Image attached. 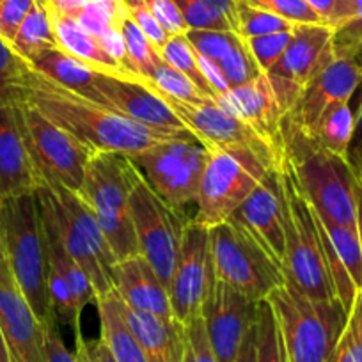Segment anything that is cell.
Listing matches in <instances>:
<instances>
[{"label":"cell","mask_w":362,"mask_h":362,"mask_svg":"<svg viewBox=\"0 0 362 362\" xmlns=\"http://www.w3.org/2000/svg\"><path fill=\"white\" fill-rule=\"evenodd\" d=\"M20 102L29 103L47 119L64 128L95 151L135 156L151 146L170 141L189 130H156L123 116L117 110L83 98L59 86L30 66ZM192 134V132H190Z\"/></svg>","instance_id":"obj_1"},{"label":"cell","mask_w":362,"mask_h":362,"mask_svg":"<svg viewBox=\"0 0 362 362\" xmlns=\"http://www.w3.org/2000/svg\"><path fill=\"white\" fill-rule=\"evenodd\" d=\"M281 132L283 155L320 221L357 228V180L346 160L288 124H281Z\"/></svg>","instance_id":"obj_2"},{"label":"cell","mask_w":362,"mask_h":362,"mask_svg":"<svg viewBox=\"0 0 362 362\" xmlns=\"http://www.w3.org/2000/svg\"><path fill=\"white\" fill-rule=\"evenodd\" d=\"M277 169L286 238L284 276L311 300L339 302L323 250L322 222L302 192L297 176L283 153Z\"/></svg>","instance_id":"obj_3"},{"label":"cell","mask_w":362,"mask_h":362,"mask_svg":"<svg viewBox=\"0 0 362 362\" xmlns=\"http://www.w3.org/2000/svg\"><path fill=\"white\" fill-rule=\"evenodd\" d=\"M36 197L41 217L50 222L69 256L86 272L96 298L114 291L112 274L117 259L98 221L78 194L55 181H43Z\"/></svg>","instance_id":"obj_4"},{"label":"cell","mask_w":362,"mask_h":362,"mask_svg":"<svg viewBox=\"0 0 362 362\" xmlns=\"http://www.w3.org/2000/svg\"><path fill=\"white\" fill-rule=\"evenodd\" d=\"M141 177L130 156L96 151L87 162L82 187L76 192L98 221L117 261L139 254L130 196Z\"/></svg>","instance_id":"obj_5"},{"label":"cell","mask_w":362,"mask_h":362,"mask_svg":"<svg viewBox=\"0 0 362 362\" xmlns=\"http://www.w3.org/2000/svg\"><path fill=\"white\" fill-rule=\"evenodd\" d=\"M270 146H235L211 151L194 221L215 228L228 221L279 162Z\"/></svg>","instance_id":"obj_6"},{"label":"cell","mask_w":362,"mask_h":362,"mask_svg":"<svg viewBox=\"0 0 362 362\" xmlns=\"http://www.w3.org/2000/svg\"><path fill=\"white\" fill-rule=\"evenodd\" d=\"M6 261L23 297L43 325L54 320L48 298V257L36 192L0 203Z\"/></svg>","instance_id":"obj_7"},{"label":"cell","mask_w":362,"mask_h":362,"mask_svg":"<svg viewBox=\"0 0 362 362\" xmlns=\"http://www.w3.org/2000/svg\"><path fill=\"white\" fill-rule=\"evenodd\" d=\"M267 300L279 322L288 362H330L348 318L341 302L311 300L290 279Z\"/></svg>","instance_id":"obj_8"},{"label":"cell","mask_w":362,"mask_h":362,"mask_svg":"<svg viewBox=\"0 0 362 362\" xmlns=\"http://www.w3.org/2000/svg\"><path fill=\"white\" fill-rule=\"evenodd\" d=\"M211 149L187 132L132 156L146 183L170 206L183 210L197 201Z\"/></svg>","instance_id":"obj_9"},{"label":"cell","mask_w":362,"mask_h":362,"mask_svg":"<svg viewBox=\"0 0 362 362\" xmlns=\"http://www.w3.org/2000/svg\"><path fill=\"white\" fill-rule=\"evenodd\" d=\"M211 249L218 279L252 302L267 300L286 283L283 267L236 222L226 221L211 228Z\"/></svg>","instance_id":"obj_10"},{"label":"cell","mask_w":362,"mask_h":362,"mask_svg":"<svg viewBox=\"0 0 362 362\" xmlns=\"http://www.w3.org/2000/svg\"><path fill=\"white\" fill-rule=\"evenodd\" d=\"M15 109L30 158L40 173L41 185L43 181H55L78 192L87 162L96 153L95 149L52 123L29 103L20 102Z\"/></svg>","instance_id":"obj_11"},{"label":"cell","mask_w":362,"mask_h":362,"mask_svg":"<svg viewBox=\"0 0 362 362\" xmlns=\"http://www.w3.org/2000/svg\"><path fill=\"white\" fill-rule=\"evenodd\" d=\"M130 214L139 240V254L148 259L162 283L169 286L181 238L189 218L183 210L163 201L144 177L139 180L130 196Z\"/></svg>","instance_id":"obj_12"},{"label":"cell","mask_w":362,"mask_h":362,"mask_svg":"<svg viewBox=\"0 0 362 362\" xmlns=\"http://www.w3.org/2000/svg\"><path fill=\"white\" fill-rule=\"evenodd\" d=\"M215 277L217 274L211 249V228L192 218L183 233L180 252L167 286L174 320L185 325L201 315Z\"/></svg>","instance_id":"obj_13"},{"label":"cell","mask_w":362,"mask_h":362,"mask_svg":"<svg viewBox=\"0 0 362 362\" xmlns=\"http://www.w3.org/2000/svg\"><path fill=\"white\" fill-rule=\"evenodd\" d=\"M362 86V52L336 54L300 90L283 123L313 137L323 117L343 103H350Z\"/></svg>","instance_id":"obj_14"},{"label":"cell","mask_w":362,"mask_h":362,"mask_svg":"<svg viewBox=\"0 0 362 362\" xmlns=\"http://www.w3.org/2000/svg\"><path fill=\"white\" fill-rule=\"evenodd\" d=\"M256 308L257 302L215 277L201 309V318L218 362H236L243 337L256 320Z\"/></svg>","instance_id":"obj_15"},{"label":"cell","mask_w":362,"mask_h":362,"mask_svg":"<svg viewBox=\"0 0 362 362\" xmlns=\"http://www.w3.org/2000/svg\"><path fill=\"white\" fill-rule=\"evenodd\" d=\"M0 329L13 362H47L45 327L23 297L8 261L0 264Z\"/></svg>","instance_id":"obj_16"},{"label":"cell","mask_w":362,"mask_h":362,"mask_svg":"<svg viewBox=\"0 0 362 362\" xmlns=\"http://www.w3.org/2000/svg\"><path fill=\"white\" fill-rule=\"evenodd\" d=\"M228 221L236 222L243 231L249 233L284 270L286 238H284V211L277 165L268 173V176L261 181V185L243 201L242 206Z\"/></svg>","instance_id":"obj_17"},{"label":"cell","mask_w":362,"mask_h":362,"mask_svg":"<svg viewBox=\"0 0 362 362\" xmlns=\"http://www.w3.org/2000/svg\"><path fill=\"white\" fill-rule=\"evenodd\" d=\"M95 87L109 109L156 130H187L165 100L144 80L96 73Z\"/></svg>","instance_id":"obj_18"},{"label":"cell","mask_w":362,"mask_h":362,"mask_svg":"<svg viewBox=\"0 0 362 362\" xmlns=\"http://www.w3.org/2000/svg\"><path fill=\"white\" fill-rule=\"evenodd\" d=\"M215 102L226 112L252 128L279 155L283 153L281 124H283L286 114L274 93V87H272L267 73H261L259 76L243 86L231 87L228 93L217 96Z\"/></svg>","instance_id":"obj_19"},{"label":"cell","mask_w":362,"mask_h":362,"mask_svg":"<svg viewBox=\"0 0 362 362\" xmlns=\"http://www.w3.org/2000/svg\"><path fill=\"white\" fill-rule=\"evenodd\" d=\"M158 95L165 100V103L173 109V112L183 123V127L192 132L196 139H199L211 151L222 148H235V146L267 144L252 128L226 112L215 100L187 103L162 95V93H158Z\"/></svg>","instance_id":"obj_20"},{"label":"cell","mask_w":362,"mask_h":362,"mask_svg":"<svg viewBox=\"0 0 362 362\" xmlns=\"http://www.w3.org/2000/svg\"><path fill=\"white\" fill-rule=\"evenodd\" d=\"M41 177L27 149L15 105H0V203L34 194Z\"/></svg>","instance_id":"obj_21"},{"label":"cell","mask_w":362,"mask_h":362,"mask_svg":"<svg viewBox=\"0 0 362 362\" xmlns=\"http://www.w3.org/2000/svg\"><path fill=\"white\" fill-rule=\"evenodd\" d=\"M112 283L114 291L128 308L158 318L174 320L167 286L141 254L117 261Z\"/></svg>","instance_id":"obj_22"},{"label":"cell","mask_w":362,"mask_h":362,"mask_svg":"<svg viewBox=\"0 0 362 362\" xmlns=\"http://www.w3.org/2000/svg\"><path fill=\"white\" fill-rule=\"evenodd\" d=\"M332 34L334 29L325 23L295 25L293 36L270 75L283 76L304 87L336 55Z\"/></svg>","instance_id":"obj_23"},{"label":"cell","mask_w":362,"mask_h":362,"mask_svg":"<svg viewBox=\"0 0 362 362\" xmlns=\"http://www.w3.org/2000/svg\"><path fill=\"white\" fill-rule=\"evenodd\" d=\"M123 315L149 362H183L185 357V325L177 320L158 318L128 308Z\"/></svg>","instance_id":"obj_24"},{"label":"cell","mask_w":362,"mask_h":362,"mask_svg":"<svg viewBox=\"0 0 362 362\" xmlns=\"http://www.w3.org/2000/svg\"><path fill=\"white\" fill-rule=\"evenodd\" d=\"M48 15H50V13H48ZM50 20L52 25H54L57 48H61L62 52L80 59V61L86 62L87 66H90V68L96 69V71L100 73L123 76V78L141 80L137 75L121 68V66L103 50L98 37H95L93 34L87 33L86 29H82L76 20L57 15H50Z\"/></svg>","instance_id":"obj_25"},{"label":"cell","mask_w":362,"mask_h":362,"mask_svg":"<svg viewBox=\"0 0 362 362\" xmlns=\"http://www.w3.org/2000/svg\"><path fill=\"white\" fill-rule=\"evenodd\" d=\"M30 66L43 76L54 80L59 86L73 90V93L90 100V102L105 105L102 95H100L98 89L95 87L96 73L98 71L90 68V66H87L86 62H82L80 59L62 52L61 48L47 50L45 54H41L40 57L34 59V61L30 62Z\"/></svg>","instance_id":"obj_26"},{"label":"cell","mask_w":362,"mask_h":362,"mask_svg":"<svg viewBox=\"0 0 362 362\" xmlns=\"http://www.w3.org/2000/svg\"><path fill=\"white\" fill-rule=\"evenodd\" d=\"M102 339L109 344L117 362H149L139 346L123 315V300L116 291L96 300Z\"/></svg>","instance_id":"obj_27"},{"label":"cell","mask_w":362,"mask_h":362,"mask_svg":"<svg viewBox=\"0 0 362 362\" xmlns=\"http://www.w3.org/2000/svg\"><path fill=\"white\" fill-rule=\"evenodd\" d=\"M41 228H43L45 247H47L48 267L54 268L57 274H61L62 279L68 283L73 298L76 302V308L82 313L86 305L96 304V300H98L95 293V288L90 284L86 272L76 264V261L64 249V245L61 243V240H59L57 233L54 231L50 222L45 221L43 217H41Z\"/></svg>","instance_id":"obj_28"},{"label":"cell","mask_w":362,"mask_h":362,"mask_svg":"<svg viewBox=\"0 0 362 362\" xmlns=\"http://www.w3.org/2000/svg\"><path fill=\"white\" fill-rule=\"evenodd\" d=\"M11 47L29 64L47 50L57 48L54 25H52L50 15L43 0H36L33 11L29 13L25 22L16 33Z\"/></svg>","instance_id":"obj_29"},{"label":"cell","mask_w":362,"mask_h":362,"mask_svg":"<svg viewBox=\"0 0 362 362\" xmlns=\"http://www.w3.org/2000/svg\"><path fill=\"white\" fill-rule=\"evenodd\" d=\"M142 80H144L148 86H151L153 89L162 93V95L181 100V102L199 103L206 102V100H214L210 98V96L204 95L203 90H201L189 76H185L181 71H177L176 68L167 64L162 57L146 71Z\"/></svg>","instance_id":"obj_30"},{"label":"cell","mask_w":362,"mask_h":362,"mask_svg":"<svg viewBox=\"0 0 362 362\" xmlns=\"http://www.w3.org/2000/svg\"><path fill=\"white\" fill-rule=\"evenodd\" d=\"M354 127L355 114L351 110V105L350 103H343V105L336 107L323 117L322 123L318 124L316 132L313 134V139L322 148H325L327 151L346 160L348 148H350L351 137H354Z\"/></svg>","instance_id":"obj_31"},{"label":"cell","mask_w":362,"mask_h":362,"mask_svg":"<svg viewBox=\"0 0 362 362\" xmlns=\"http://www.w3.org/2000/svg\"><path fill=\"white\" fill-rule=\"evenodd\" d=\"M256 344L257 362H288L279 322L268 300L257 302Z\"/></svg>","instance_id":"obj_32"},{"label":"cell","mask_w":362,"mask_h":362,"mask_svg":"<svg viewBox=\"0 0 362 362\" xmlns=\"http://www.w3.org/2000/svg\"><path fill=\"white\" fill-rule=\"evenodd\" d=\"M160 57L170 64L173 68H176L177 71H181L185 76H189L204 95L210 96L215 100V93L211 90L210 83L206 82V78L203 76L199 69V62H197V52L194 50L192 45L189 43L185 34H180V36H170L169 41L163 45L158 50Z\"/></svg>","instance_id":"obj_33"},{"label":"cell","mask_w":362,"mask_h":362,"mask_svg":"<svg viewBox=\"0 0 362 362\" xmlns=\"http://www.w3.org/2000/svg\"><path fill=\"white\" fill-rule=\"evenodd\" d=\"M30 64L0 37V105H16Z\"/></svg>","instance_id":"obj_34"},{"label":"cell","mask_w":362,"mask_h":362,"mask_svg":"<svg viewBox=\"0 0 362 362\" xmlns=\"http://www.w3.org/2000/svg\"><path fill=\"white\" fill-rule=\"evenodd\" d=\"M322 224L354 284L358 291H362V247L358 242L357 228H344V226L327 224V222H322Z\"/></svg>","instance_id":"obj_35"},{"label":"cell","mask_w":362,"mask_h":362,"mask_svg":"<svg viewBox=\"0 0 362 362\" xmlns=\"http://www.w3.org/2000/svg\"><path fill=\"white\" fill-rule=\"evenodd\" d=\"M293 29L295 23L263 11V9L252 8L243 0H238V4H236V33L242 37L267 36V34L284 33V30Z\"/></svg>","instance_id":"obj_36"},{"label":"cell","mask_w":362,"mask_h":362,"mask_svg":"<svg viewBox=\"0 0 362 362\" xmlns=\"http://www.w3.org/2000/svg\"><path fill=\"white\" fill-rule=\"evenodd\" d=\"M127 16V9L121 0H90L75 20L89 34L102 37L110 29L121 27Z\"/></svg>","instance_id":"obj_37"},{"label":"cell","mask_w":362,"mask_h":362,"mask_svg":"<svg viewBox=\"0 0 362 362\" xmlns=\"http://www.w3.org/2000/svg\"><path fill=\"white\" fill-rule=\"evenodd\" d=\"M121 33H123L124 43H127L128 66L139 78H142L146 71L160 59L158 50L128 16L121 23Z\"/></svg>","instance_id":"obj_38"},{"label":"cell","mask_w":362,"mask_h":362,"mask_svg":"<svg viewBox=\"0 0 362 362\" xmlns=\"http://www.w3.org/2000/svg\"><path fill=\"white\" fill-rule=\"evenodd\" d=\"M330 362H362V291H358Z\"/></svg>","instance_id":"obj_39"},{"label":"cell","mask_w":362,"mask_h":362,"mask_svg":"<svg viewBox=\"0 0 362 362\" xmlns=\"http://www.w3.org/2000/svg\"><path fill=\"white\" fill-rule=\"evenodd\" d=\"M185 36L197 54L217 62L242 41V36L235 30L189 29Z\"/></svg>","instance_id":"obj_40"},{"label":"cell","mask_w":362,"mask_h":362,"mask_svg":"<svg viewBox=\"0 0 362 362\" xmlns=\"http://www.w3.org/2000/svg\"><path fill=\"white\" fill-rule=\"evenodd\" d=\"M291 36H293V30H284V33H274L267 34V36L243 37V41L261 71L270 73L272 68L283 57Z\"/></svg>","instance_id":"obj_41"},{"label":"cell","mask_w":362,"mask_h":362,"mask_svg":"<svg viewBox=\"0 0 362 362\" xmlns=\"http://www.w3.org/2000/svg\"><path fill=\"white\" fill-rule=\"evenodd\" d=\"M218 64H221L222 71H224L226 78H228L229 86L231 87L243 86V83L250 82V80H254L256 76H259L261 73H263L259 69V66H257V62L254 61L252 54H250L249 48H247L243 37L238 45H235V47L218 61Z\"/></svg>","instance_id":"obj_42"},{"label":"cell","mask_w":362,"mask_h":362,"mask_svg":"<svg viewBox=\"0 0 362 362\" xmlns=\"http://www.w3.org/2000/svg\"><path fill=\"white\" fill-rule=\"evenodd\" d=\"M249 6L272 15L281 16L295 25H311V23H323L322 18L309 8L304 0H243Z\"/></svg>","instance_id":"obj_43"},{"label":"cell","mask_w":362,"mask_h":362,"mask_svg":"<svg viewBox=\"0 0 362 362\" xmlns=\"http://www.w3.org/2000/svg\"><path fill=\"white\" fill-rule=\"evenodd\" d=\"M127 9V15L142 33L146 34L149 41L156 47V50L163 47L169 41V34L163 30V27L156 22L155 15L148 8L146 0H121Z\"/></svg>","instance_id":"obj_44"},{"label":"cell","mask_w":362,"mask_h":362,"mask_svg":"<svg viewBox=\"0 0 362 362\" xmlns=\"http://www.w3.org/2000/svg\"><path fill=\"white\" fill-rule=\"evenodd\" d=\"M183 362H218L211 350L203 318L196 316L185 323V357Z\"/></svg>","instance_id":"obj_45"},{"label":"cell","mask_w":362,"mask_h":362,"mask_svg":"<svg viewBox=\"0 0 362 362\" xmlns=\"http://www.w3.org/2000/svg\"><path fill=\"white\" fill-rule=\"evenodd\" d=\"M36 0H4L0 6V37L9 45L15 40L16 33L33 11Z\"/></svg>","instance_id":"obj_46"},{"label":"cell","mask_w":362,"mask_h":362,"mask_svg":"<svg viewBox=\"0 0 362 362\" xmlns=\"http://www.w3.org/2000/svg\"><path fill=\"white\" fill-rule=\"evenodd\" d=\"M148 8L155 15L156 22L163 27L169 36H180V34H187L189 27H187L185 18L177 9L174 0H146Z\"/></svg>","instance_id":"obj_47"},{"label":"cell","mask_w":362,"mask_h":362,"mask_svg":"<svg viewBox=\"0 0 362 362\" xmlns=\"http://www.w3.org/2000/svg\"><path fill=\"white\" fill-rule=\"evenodd\" d=\"M332 45L336 54L362 52V15L354 16V18L334 27Z\"/></svg>","instance_id":"obj_48"},{"label":"cell","mask_w":362,"mask_h":362,"mask_svg":"<svg viewBox=\"0 0 362 362\" xmlns=\"http://www.w3.org/2000/svg\"><path fill=\"white\" fill-rule=\"evenodd\" d=\"M309 8L322 18V22L329 27H337L346 22V4L344 0H304Z\"/></svg>","instance_id":"obj_49"},{"label":"cell","mask_w":362,"mask_h":362,"mask_svg":"<svg viewBox=\"0 0 362 362\" xmlns=\"http://www.w3.org/2000/svg\"><path fill=\"white\" fill-rule=\"evenodd\" d=\"M355 127L350 148L346 153V162L354 173L355 180L362 185V96L358 100V107L355 110Z\"/></svg>","instance_id":"obj_50"},{"label":"cell","mask_w":362,"mask_h":362,"mask_svg":"<svg viewBox=\"0 0 362 362\" xmlns=\"http://www.w3.org/2000/svg\"><path fill=\"white\" fill-rule=\"evenodd\" d=\"M98 41L102 43L103 50L121 66L127 71L134 73L128 66V54H127V43H124L123 33H121V27H116V29H110L109 33L103 34L102 37H98ZM135 75V73H134Z\"/></svg>","instance_id":"obj_51"},{"label":"cell","mask_w":362,"mask_h":362,"mask_svg":"<svg viewBox=\"0 0 362 362\" xmlns=\"http://www.w3.org/2000/svg\"><path fill=\"white\" fill-rule=\"evenodd\" d=\"M197 62H199V69L203 73V76L206 78V82L210 83L211 90L215 93V98L224 93H228L231 89L228 78H226L224 71H222L221 64L217 61H211V59L203 57V55L197 54Z\"/></svg>","instance_id":"obj_52"},{"label":"cell","mask_w":362,"mask_h":362,"mask_svg":"<svg viewBox=\"0 0 362 362\" xmlns=\"http://www.w3.org/2000/svg\"><path fill=\"white\" fill-rule=\"evenodd\" d=\"M197 2L210 9L221 20H224L229 29L236 33V4H238V0H197Z\"/></svg>","instance_id":"obj_53"},{"label":"cell","mask_w":362,"mask_h":362,"mask_svg":"<svg viewBox=\"0 0 362 362\" xmlns=\"http://www.w3.org/2000/svg\"><path fill=\"white\" fill-rule=\"evenodd\" d=\"M43 2L50 15L75 20L87 8L90 0H43Z\"/></svg>","instance_id":"obj_54"},{"label":"cell","mask_w":362,"mask_h":362,"mask_svg":"<svg viewBox=\"0 0 362 362\" xmlns=\"http://www.w3.org/2000/svg\"><path fill=\"white\" fill-rule=\"evenodd\" d=\"M236 362H257V344H256V320L247 330L245 337L240 346Z\"/></svg>","instance_id":"obj_55"},{"label":"cell","mask_w":362,"mask_h":362,"mask_svg":"<svg viewBox=\"0 0 362 362\" xmlns=\"http://www.w3.org/2000/svg\"><path fill=\"white\" fill-rule=\"evenodd\" d=\"M89 348L95 362H117L116 357H114L112 350L109 348V344H107L102 337L95 341H89Z\"/></svg>","instance_id":"obj_56"},{"label":"cell","mask_w":362,"mask_h":362,"mask_svg":"<svg viewBox=\"0 0 362 362\" xmlns=\"http://www.w3.org/2000/svg\"><path fill=\"white\" fill-rule=\"evenodd\" d=\"M75 362H95L93 354H90L89 341L83 339L82 332L75 334Z\"/></svg>","instance_id":"obj_57"},{"label":"cell","mask_w":362,"mask_h":362,"mask_svg":"<svg viewBox=\"0 0 362 362\" xmlns=\"http://www.w3.org/2000/svg\"><path fill=\"white\" fill-rule=\"evenodd\" d=\"M357 235L362 247V185L357 181Z\"/></svg>","instance_id":"obj_58"},{"label":"cell","mask_w":362,"mask_h":362,"mask_svg":"<svg viewBox=\"0 0 362 362\" xmlns=\"http://www.w3.org/2000/svg\"><path fill=\"white\" fill-rule=\"evenodd\" d=\"M6 263V247H4V238H2V233H0V264Z\"/></svg>","instance_id":"obj_59"},{"label":"cell","mask_w":362,"mask_h":362,"mask_svg":"<svg viewBox=\"0 0 362 362\" xmlns=\"http://www.w3.org/2000/svg\"><path fill=\"white\" fill-rule=\"evenodd\" d=\"M2 2H4V0H0V6H2Z\"/></svg>","instance_id":"obj_60"}]
</instances>
